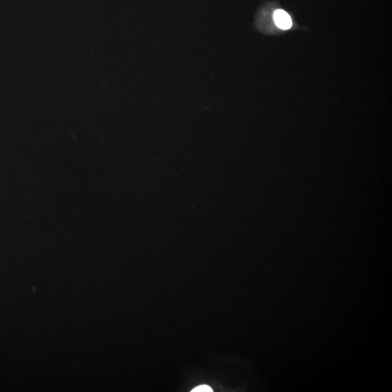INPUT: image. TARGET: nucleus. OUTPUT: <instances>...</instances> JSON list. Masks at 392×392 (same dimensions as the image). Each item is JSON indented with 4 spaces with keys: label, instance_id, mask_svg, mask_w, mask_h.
<instances>
[{
    "label": "nucleus",
    "instance_id": "obj_1",
    "mask_svg": "<svg viewBox=\"0 0 392 392\" xmlns=\"http://www.w3.org/2000/svg\"><path fill=\"white\" fill-rule=\"evenodd\" d=\"M273 19L278 28L283 30H288L292 26V20L291 16L283 10H277L273 13Z\"/></svg>",
    "mask_w": 392,
    "mask_h": 392
},
{
    "label": "nucleus",
    "instance_id": "obj_2",
    "mask_svg": "<svg viewBox=\"0 0 392 392\" xmlns=\"http://www.w3.org/2000/svg\"><path fill=\"white\" fill-rule=\"evenodd\" d=\"M191 392H213V389L208 385L204 384L195 387Z\"/></svg>",
    "mask_w": 392,
    "mask_h": 392
}]
</instances>
